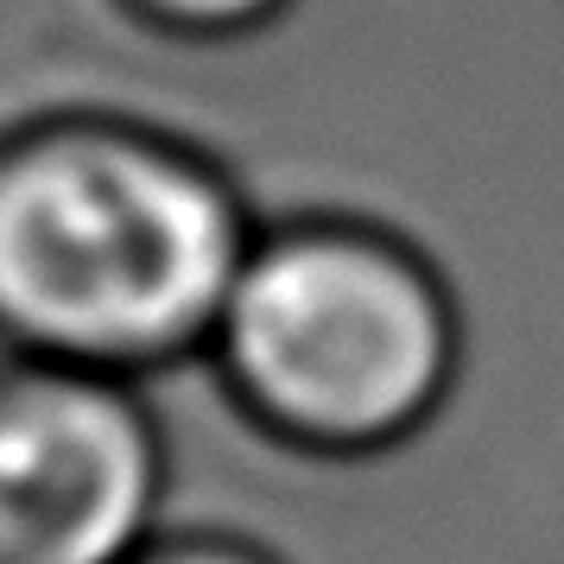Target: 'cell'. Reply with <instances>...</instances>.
<instances>
[{
  "label": "cell",
  "mask_w": 564,
  "mask_h": 564,
  "mask_svg": "<svg viewBox=\"0 0 564 564\" xmlns=\"http://www.w3.org/2000/svg\"><path fill=\"white\" fill-rule=\"evenodd\" d=\"M260 229L204 140L96 102L0 128V356L159 381L204 368Z\"/></svg>",
  "instance_id": "obj_1"
},
{
  "label": "cell",
  "mask_w": 564,
  "mask_h": 564,
  "mask_svg": "<svg viewBox=\"0 0 564 564\" xmlns=\"http://www.w3.org/2000/svg\"><path fill=\"white\" fill-rule=\"evenodd\" d=\"M463 305L432 248L356 209L260 216L204 368L223 406L299 463H381L463 381Z\"/></svg>",
  "instance_id": "obj_2"
},
{
  "label": "cell",
  "mask_w": 564,
  "mask_h": 564,
  "mask_svg": "<svg viewBox=\"0 0 564 564\" xmlns=\"http://www.w3.org/2000/svg\"><path fill=\"white\" fill-rule=\"evenodd\" d=\"M165 501L147 387L0 356V564H133L172 527Z\"/></svg>",
  "instance_id": "obj_3"
},
{
  "label": "cell",
  "mask_w": 564,
  "mask_h": 564,
  "mask_svg": "<svg viewBox=\"0 0 564 564\" xmlns=\"http://www.w3.org/2000/svg\"><path fill=\"white\" fill-rule=\"evenodd\" d=\"M128 32L178 52H229L285 26L305 0H102Z\"/></svg>",
  "instance_id": "obj_4"
},
{
  "label": "cell",
  "mask_w": 564,
  "mask_h": 564,
  "mask_svg": "<svg viewBox=\"0 0 564 564\" xmlns=\"http://www.w3.org/2000/svg\"><path fill=\"white\" fill-rule=\"evenodd\" d=\"M133 564H292L267 539L235 527H165Z\"/></svg>",
  "instance_id": "obj_5"
}]
</instances>
